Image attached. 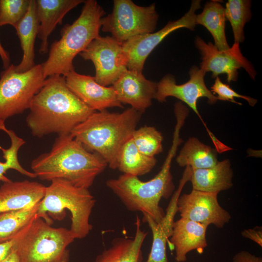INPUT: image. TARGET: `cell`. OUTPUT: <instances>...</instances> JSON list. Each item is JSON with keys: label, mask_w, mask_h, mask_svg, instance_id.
<instances>
[{"label": "cell", "mask_w": 262, "mask_h": 262, "mask_svg": "<svg viewBox=\"0 0 262 262\" xmlns=\"http://www.w3.org/2000/svg\"><path fill=\"white\" fill-rule=\"evenodd\" d=\"M26 122L34 137L52 133L70 134L94 112L67 87L65 78L54 75L47 78L33 98Z\"/></svg>", "instance_id": "cell-1"}, {"label": "cell", "mask_w": 262, "mask_h": 262, "mask_svg": "<svg viewBox=\"0 0 262 262\" xmlns=\"http://www.w3.org/2000/svg\"><path fill=\"white\" fill-rule=\"evenodd\" d=\"M107 166L99 155L87 150L70 134L58 135L50 150L38 156L31 164L33 172L41 180H63L88 189Z\"/></svg>", "instance_id": "cell-2"}, {"label": "cell", "mask_w": 262, "mask_h": 262, "mask_svg": "<svg viewBox=\"0 0 262 262\" xmlns=\"http://www.w3.org/2000/svg\"><path fill=\"white\" fill-rule=\"evenodd\" d=\"M180 123L175 126L172 143L160 171L152 179L141 180L138 177L123 174L116 179L106 181V186L131 211H140L159 223L165 215L160 205L162 198L167 199L174 192L175 185L171 172L172 161L182 139Z\"/></svg>", "instance_id": "cell-3"}, {"label": "cell", "mask_w": 262, "mask_h": 262, "mask_svg": "<svg viewBox=\"0 0 262 262\" xmlns=\"http://www.w3.org/2000/svg\"><path fill=\"white\" fill-rule=\"evenodd\" d=\"M141 114L131 108L120 113L96 111L70 134L87 150L99 155L110 168L116 169L119 152L131 138Z\"/></svg>", "instance_id": "cell-4"}, {"label": "cell", "mask_w": 262, "mask_h": 262, "mask_svg": "<svg viewBox=\"0 0 262 262\" xmlns=\"http://www.w3.org/2000/svg\"><path fill=\"white\" fill-rule=\"evenodd\" d=\"M105 12L95 0L84 2L79 16L71 24L65 25L61 38L54 41L49 50V56L42 63L43 75L48 77L65 76L74 70L73 60L99 35L101 20Z\"/></svg>", "instance_id": "cell-5"}, {"label": "cell", "mask_w": 262, "mask_h": 262, "mask_svg": "<svg viewBox=\"0 0 262 262\" xmlns=\"http://www.w3.org/2000/svg\"><path fill=\"white\" fill-rule=\"evenodd\" d=\"M95 203L89 189L76 187L63 180H54L46 186L37 213L52 224L53 221L49 216L61 221L66 216V210H68L71 221L69 229L75 239H82L92 229L89 220Z\"/></svg>", "instance_id": "cell-6"}, {"label": "cell", "mask_w": 262, "mask_h": 262, "mask_svg": "<svg viewBox=\"0 0 262 262\" xmlns=\"http://www.w3.org/2000/svg\"><path fill=\"white\" fill-rule=\"evenodd\" d=\"M51 225L38 215L27 226L15 250L20 262L68 261L67 247L75 238L70 229Z\"/></svg>", "instance_id": "cell-7"}, {"label": "cell", "mask_w": 262, "mask_h": 262, "mask_svg": "<svg viewBox=\"0 0 262 262\" xmlns=\"http://www.w3.org/2000/svg\"><path fill=\"white\" fill-rule=\"evenodd\" d=\"M41 64L29 70L18 72L11 64L0 74V120L22 114L29 110L31 102L44 84Z\"/></svg>", "instance_id": "cell-8"}, {"label": "cell", "mask_w": 262, "mask_h": 262, "mask_svg": "<svg viewBox=\"0 0 262 262\" xmlns=\"http://www.w3.org/2000/svg\"><path fill=\"white\" fill-rule=\"evenodd\" d=\"M158 18L155 3L141 6L131 0H114L112 13L101 18V29L122 44L134 36L153 33Z\"/></svg>", "instance_id": "cell-9"}, {"label": "cell", "mask_w": 262, "mask_h": 262, "mask_svg": "<svg viewBox=\"0 0 262 262\" xmlns=\"http://www.w3.org/2000/svg\"><path fill=\"white\" fill-rule=\"evenodd\" d=\"M122 44L112 36H99L79 54L84 60L93 63L94 78L98 84L113 85L127 69V59Z\"/></svg>", "instance_id": "cell-10"}, {"label": "cell", "mask_w": 262, "mask_h": 262, "mask_svg": "<svg viewBox=\"0 0 262 262\" xmlns=\"http://www.w3.org/2000/svg\"><path fill=\"white\" fill-rule=\"evenodd\" d=\"M200 7V0H192L189 11L180 19L169 21L156 32L136 36L122 43L127 59V69L142 72L149 54L169 34L182 28L194 30L196 25V12Z\"/></svg>", "instance_id": "cell-11"}, {"label": "cell", "mask_w": 262, "mask_h": 262, "mask_svg": "<svg viewBox=\"0 0 262 262\" xmlns=\"http://www.w3.org/2000/svg\"><path fill=\"white\" fill-rule=\"evenodd\" d=\"M196 48L201 54L200 68L205 73L211 72L215 78L221 74H226L227 81H236L238 70L243 68L250 77L255 80L257 74L250 62L241 53L239 43H235L227 49L220 50L213 44L206 43L197 36L195 41Z\"/></svg>", "instance_id": "cell-12"}, {"label": "cell", "mask_w": 262, "mask_h": 262, "mask_svg": "<svg viewBox=\"0 0 262 262\" xmlns=\"http://www.w3.org/2000/svg\"><path fill=\"white\" fill-rule=\"evenodd\" d=\"M190 79L186 82L177 84L173 75L168 74L157 83L155 99L163 102L168 97H173L186 104L199 117L212 140L214 135L207 127L199 113L197 102L201 98H206L209 104L215 103L218 98L206 86L204 82L206 73L196 66H192L189 72Z\"/></svg>", "instance_id": "cell-13"}, {"label": "cell", "mask_w": 262, "mask_h": 262, "mask_svg": "<svg viewBox=\"0 0 262 262\" xmlns=\"http://www.w3.org/2000/svg\"><path fill=\"white\" fill-rule=\"evenodd\" d=\"M218 194L192 190L179 197L177 205L180 217L203 224L222 228L230 219L229 213L220 205Z\"/></svg>", "instance_id": "cell-14"}, {"label": "cell", "mask_w": 262, "mask_h": 262, "mask_svg": "<svg viewBox=\"0 0 262 262\" xmlns=\"http://www.w3.org/2000/svg\"><path fill=\"white\" fill-rule=\"evenodd\" d=\"M63 76L71 91L94 111H102L113 107L123 108L113 87L98 84L94 77L79 74L75 69Z\"/></svg>", "instance_id": "cell-15"}, {"label": "cell", "mask_w": 262, "mask_h": 262, "mask_svg": "<svg viewBox=\"0 0 262 262\" xmlns=\"http://www.w3.org/2000/svg\"><path fill=\"white\" fill-rule=\"evenodd\" d=\"M122 104L143 113L152 104L157 91V83L147 79L142 72L126 70L112 85Z\"/></svg>", "instance_id": "cell-16"}, {"label": "cell", "mask_w": 262, "mask_h": 262, "mask_svg": "<svg viewBox=\"0 0 262 262\" xmlns=\"http://www.w3.org/2000/svg\"><path fill=\"white\" fill-rule=\"evenodd\" d=\"M191 173V169L186 167L179 187L171 196L165 215L159 223L155 222L148 215H143V221L147 223L152 234L151 250L145 262H168L166 246L172 234L174 218L178 212L177 200L184 185L190 180Z\"/></svg>", "instance_id": "cell-17"}, {"label": "cell", "mask_w": 262, "mask_h": 262, "mask_svg": "<svg viewBox=\"0 0 262 262\" xmlns=\"http://www.w3.org/2000/svg\"><path fill=\"white\" fill-rule=\"evenodd\" d=\"M208 227L180 217L174 221L168 243L175 251L177 262H185L190 251L196 250L202 254L207 246L206 231Z\"/></svg>", "instance_id": "cell-18"}, {"label": "cell", "mask_w": 262, "mask_h": 262, "mask_svg": "<svg viewBox=\"0 0 262 262\" xmlns=\"http://www.w3.org/2000/svg\"><path fill=\"white\" fill-rule=\"evenodd\" d=\"M83 0H35V13L39 23L37 37L41 40L40 54L49 51L48 39L58 24L62 25L66 15Z\"/></svg>", "instance_id": "cell-19"}, {"label": "cell", "mask_w": 262, "mask_h": 262, "mask_svg": "<svg viewBox=\"0 0 262 262\" xmlns=\"http://www.w3.org/2000/svg\"><path fill=\"white\" fill-rule=\"evenodd\" d=\"M46 187L25 180L3 182L0 187V213L33 206L43 198Z\"/></svg>", "instance_id": "cell-20"}, {"label": "cell", "mask_w": 262, "mask_h": 262, "mask_svg": "<svg viewBox=\"0 0 262 262\" xmlns=\"http://www.w3.org/2000/svg\"><path fill=\"white\" fill-rule=\"evenodd\" d=\"M192 170L189 181L193 190L218 194L233 186V172L229 159L209 168Z\"/></svg>", "instance_id": "cell-21"}, {"label": "cell", "mask_w": 262, "mask_h": 262, "mask_svg": "<svg viewBox=\"0 0 262 262\" xmlns=\"http://www.w3.org/2000/svg\"><path fill=\"white\" fill-rule=\"evenodd\" d=\"M140 220L137 216L136 231L131 238H117L111 246L98 256L96 262H141V247L147 232L141 229Z\"/></svg>", "instance_id": "cell-22"}, {"label": "cell", "mask_w": 262, "mask_h": 262, "mask_svg": "<svg viewBox=\"0 0 262 262\" xmlns=\"http://www.w3.org/2000/svg\"><path fill=\"white\" fill-rule=\"evenodd\" d=\"M39 23L35 13V0H31L28 11L15 28L23 52L20 63L16 66L17 72H26L35 66L34 43Z\"/></svg>", "instance_id": "cell-23"}, {"label": "cell", "mask_w": 262, "mask_h": 262, "mask_svg": "<svg viewBox=\"0 0 262 262\" xmlns=\"http://www.w3.org/2000/svg\"><path fill=\"white\" fill-rule=\"evenodd\" d=\"M176 160L180 166L192 169L209 168L218 162L216 150L194 137L185 142Z\"/></svg>", "instance_id": "cell-24"}, {"label": "cell", "mask_w": 262, "mask_h": 262, "mask_svg": "<svg viewBox=\"0 0 262 262\" xmlns=\"http://www.w3.org/2000/svg\"><path fill=\"white\" fill-rule=\"evenodd\" d=\"M226 18L225 8L217 1L207 2L202 12L196 15V25L205 27L212 34L214 45L220 50L229 48L225 34Z\"/></svg>", "instance_id": "cell-25"}, {"label": "cell", "mask_w": 262, "mask_h": 262, "mask_svg": "<svg viewBox=\"0 0 262 262\" xmlns=\"http://www.w3.org/2000/svg\"><path fill=\"white\" fill-rule=\"evenodd\" d=\"M156 163L155 157H148L140 152L131 138L119 152L117 169L123 174L138 177L151 171Z\"/></svg>", "instance_id": "cell-26"}, {"label": "cell", "mask_w": 262, "mask_h": 262, "mask_svg": "<svg viewBox=\"0 0 262 262\" xmlns=\"http://www.w3.org/2000/svg\"><path fill=\"white\" fill-rule=\"evenodd\" d=\"M4 122V121L0 120V131H4L9 136L11 140V145L7 149L0 147V182H5L11 180L5 176L9 169L15 170L21 174L32 179L37 178L33 172L24 168L18 160V151L25 144V141L17 136L13 130L8 129Z\"/></svg>", "instance_id": "cell-27"}, {"label": "cell", "mask_w": 262, "mask_h": 262, "mask_svg": "<svg viewBox=\"0 0 262 262\" xmlns=\"http://www.w3.org/2000/svg\"><path fill=\"white\" fill-rule=\"evenodd\" d=\"M39 202L30 207L0 213V243L15 238L38 215Z\"/></svg>", "instance_id": "cell-28"}, {"label": "cell", "mask_w": 262, "mask_h": 262, "mask_svg": "<svg viewBox=\"0 0 262 262\" xmlns=\"http://www.w3.org/2000/svg\"><path fill=\"white\" fill-rule=\"evenodd\" d=\"M251 4L249 0H229L226 3L225 16L230 23L235 43L245 40L244 26L252 16Z\"/></svg>", "instance_id": "cell-29"}, {"label": "cell", "mask_w": 262, "mask_h": 262, "mask_svg": "<svg viewBox=\"0 0 262 262\" xmlns=\"http://www.w3.org/2000/svg\"><path fill=\"white\" fill-rule=\"evenodd\" d=\"M131 138L138 150L148 157H155L163 150V136L154 127L145 126L136 129Z\"/></svg>", "instance_id": "cell-30"}, {"label": "cell", "mask_w": 262, "mask_h": 262, "mask_svg": "<svg viewBox=\"0 0 262 262\" xmlns=\"http://www.w3.org/2000/svg\"><path fill=\"white\" fill-rule=\"evenodd\" d=\"M31 0H0V27L10 25L15 29L26 15Z\"/></svg>", "instance_id": "cell-31"}, {"label": "cell", "mask_w": 262, "mask_h": 262, "mask_svg": "<svg viewBox=\"0 0 262 262\" xmlns=\"http://www.w3.org/2000/svg\"><path fill=\"white\" fill-rule=\"evenodd\" d=\"M213 85L211 87V91L214 95H217L218 100L228 101L239 105L242 104L236 101L234 98H241L246 100L251 106H254L257 102L256 99L250 97L240 95L233 90L229 85L223 83L219 77L215 78Z\"/></svg>", "instance_id": "cell-32"}, {"label": "cell", "mask_w": 262, "mask_h": 262, "mask_svg": "<svg viewBox=\"0 0 262 262\" xmlns=\"http://www.w3.org/2000/svg\"><path fill=\"white\" fill-rule=\"evenodd\" d=\"M26 228L12 240L0 243V262L16 250L18 242Z\"/></svg>", "instance_id": "cell-33"}, {"label": "cell", "mask_w": 262, "mask_h": 262, "mask_svg": "<svg viewBox=\"0 0 262 262\" xmlns=\"http://www.w3.org/2000/svg\"><path fill=\"white\" fill-rule=\"evenodd\" d=\"M243 237L249 239L262 246V227H255L252 229L243 230L241 232Z\"/></svg>", "instance_id": "cell-34"}, {"label": "cell", "mask_w": 262, "mask_h": 262, "mask_svg": "<svg viewBox=\"0 0 262 262\" xmlns=\"http://www.w3.org/2000/svg\"><path fill=\"white\" fill-rule=\"evenodd\" d=\"M232 262H262V258L248 251L241 250L234 255Z\"/></svg>", "instance_id": "cell-35"}, {"label": "cell", "mask_w": 262, "mask_h": 262, "mask_svg": "<svg viewBox=\"0 0 262 262\" xmlns=\"http://www.w3.org/2000/svg\"><path fill=\"white\" fill-rule=\"evenodd\" d=\"M0 57L2 61L4 69H6L11 65L10 57L9 52L3 47L0 41Z\"/></svg>", "instance_id": "cell-36"}, {"label": "cell", "mask_w": 262, "mask_h": 262, "mask_svg": "<svg viewBox=\"0 0 262 262\" xmlns=\"http://www.w3.org/2000/svg\"><path fill=\"white\" fill-rule=\"evenodd\" d=\"M1 262H20V261L18 254L15 250Z\"/></svg>", "instance_id": "cell-37"}, {"label": "cell", "mask_w": 262, "mask_h": 262, "mask_svg": "<svg viewBox=\"0 0 262 262\" xmlns=\"http://www.w3.org/2000/svg\"><path fill=\"white\" fill-rule=\"evenodd\" d=\"M66 262V261H63V262Z\"/></svg>", "instance_id": "cell-38"}]
</instances>
